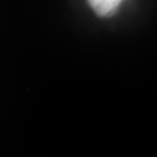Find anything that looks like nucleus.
Wrapping results in <instances>:
<instances>
[{
	"label": "nucleus",
	"mask_w": 157,
	"mask_h": 157,
	"mask_svg": "<svg viewBox=\"0 0 157 157\" xmlns=\"http://www.w3.org/2000/svg\"><path fill=\"white\" fill-rule=\"evenodd\" d=\"M123 0H88L89 6L98 16H110L118 8Z\"/></svg>",
	"instance_id": "nucleus-1"
}]
</instances>
